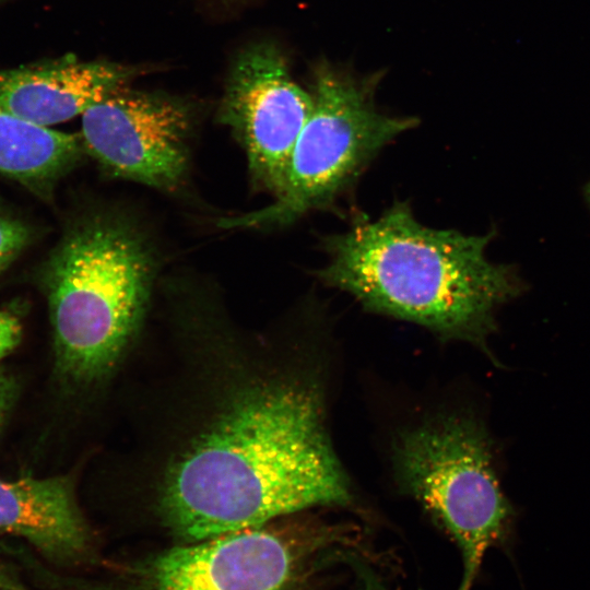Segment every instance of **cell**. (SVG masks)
<instances>
[{"label": "cell", "mask_w": 590, "mask_h": 590, "mask_svg": "<svg viewBox=\"0 0 590 590\" xmlns=\"http://www.w3.org/2000/svg\"><path fill=\"white\" fill-rule=\"evenodd\" d=\"M586 196H587V199L590 203V184H588L587 188H586Z\"/></svg>", "instance_id": "obj_17"}, {"label": "cell", "mask_w": 590, "mask_h": 590, "mask_svg": "<svg viewBox=\"0 0 590 590\" xmlns=\"http://www.w3.org/2000/svg\"><path fill=\"white\" fill-rule=\"evenodd\" d=\"M375 85L328 67L315 71L312 109L293 148L285 182L263 209L223 219L224 228H279L315 211L335 210L380 151L417 125L381 113Z\"/></svg>", "instance_id": "obj_4"}, {"label": "cell", "mask_w": 590, "mask_h": 590, "mask_svg": "<svg viewBox=\"0 0 590 590\" xmlns=\"http://www.w3.org/2000/svg\"><path fill=\"white\" fill-rule=\"evenodd\" d=\"M398 481L450 533L471 590L486 552L510 550L516 511L502 492L484 427L450 415L404 430L393 446Z\"/></svg>", "instance_id": "obj_5"}, {"label": "cell", "mask_w": 590, "mask_h": 590, "mask_svg": "<svg viewBox=\"0 0 590 590\" xmlns=\"http://www.w3.org/2000/svg\"><path fill=\"white\" fill-rule=\"evenodd\" d=\"M192 122L178 99L122 88L84 111L81 139L108 176L174 191L188 173Z\"/></svg>", "instance_id": "obj_7"}, {"label": "cell", "mask_w": 590, "mask_h": 590, "mask_svg": "<svg viewBox=\"0 0 590 590\" xmlns=\"http://www.w3.org/2000/svg\"><path fill=\"white\" fill-rule=\"evenodd\" d=\"M351 500L310 374L259 386L227 410L172 468L161 508L176 535L196 542Z\"/></svg>", "instance_id": "obj_1"}, {"label": "cell", "mask_w": 590, "mask_h": 590, "mask_svg": "<svg viewBox=\"0 0 590 590\" xmlns=\"http://www.w3.org/2000/svg\"><path fill=\"white\" fill-rule=\"evenodd\" d=\"M0 590H28L7 568L0 566Z\"/></svg>", "instance_id": "obj_15"}, {"label": "cell", "mask_w": 590, "mask_h": 590, "mask_svg": "<svg viewBox=\"0 0 590 590\" xmlns=\"http://www.w3.org/2000/svg\"><path fill=\"white\" fill-rule=\"evenodd\" d=\"M14 396V385L11 379L0 370V427L12 404Z\"/></svg>", "instance_id": "obj_14"}, {"label": "cell", "mask_w": 590, "mask_h": 590, "mask_svg": "<svg viewBox=\"0 0 590 590\" xmlns=\"http://www.w3.org/2000/svg\"><path fill=\"white\" fill-rule=\"evenodd\" d=\"M20 335L17 319L9 312L0 311V359L15 347Z\"/></svg>", "instance_id": "obj_13"}, {"label": "cell", "mask_w": 590, "mask_h": 590, "mask_svg": "<svg viewBox=\"0 0 590 590\" xmlns=\"http://www.w3.org/2000/svg\"><path fill=\"white\" fill-rule=\"evenodd\" d=\"M9 262V260H0V272L5 268Z\"/></svg>", "instance_id": "obj_16"}, {"label": "cell", "mask_w": 590, "mask_h": 590, "mask_svg": "<svg viewBox=\"0 0 590 590\" xmlns=\"http://www.w3.org/2000/svg\"><path fill=\"white\" fill-rule=\"evenodd\" d=\"M311 109V93L294 82L276 47L253 44L237 56L220 118L244 149L257 188L280 194L293 148Z\"/></svg>", "instance_id": "obj_8"}, {"label": "cell", "mask_w": 590, "mask_h": 590, "mask_svg": "<svg viewBox=\"0 0 590 590\" xmlns=\"http://www.w3.org/2000/svg\"><path fill=\"white\" fill-rule=\"evenodd\" d=\"M0 531L58 563L81 562L88 552V531L64 477L0 480Z\"/></svg>", "instance_id": "obj_10"}, {"label": "cell", "mask_w": 590, "mask_h": 590, "mask_svg": "<svg viewBox=\"0 0 590 590\" xmlns=\"http://www.w3.org/2000/svg\"><path fill=\"white\" fill-rule=\"evenodd\" d=\"M337 527H260L174 546L99 590H293Z\"/></svg>", "instance_id": "obj_6"}, {"label": "cell", "mask_w": 590, "mask_h": 590, "mask_svg": "<svg viewBox=\"0 0 590 590\" xmlns=\"http://www.w3.org/2000/svg\"><path fill=\"white\" fill-rule=\"evenodd\" d=\"M494 236L432 228L397 201L377 219L356 217L345 232L323 236L328 261L314 274L370 311L488 353L497 308L522 291L510 266L487 259Z\"/></svg>", "instance_id": "obj_2"}, {"label": "cell", "mask_w": 590, "mask_h": 590, "mask_svg": "<svg viewBox=\"0 0 590 590\" xmlns=\"http://www.w3.org/2000/svg\"><path fill=\"white\" fill-rule=\"evenodd\" d=\"M132 71L74 57L0 71V108L49 127L83 115L91 106L123 88Z\"/></svg>", "instance_id": "obj_9"}, {"label": "cell", "mask_w": 590, "mask_h": 590, "mask_svg": "<svg viewBox=\"0 0 590 590\" xmlns=\"http://www.w3.org/2000/svg\"><path fill=\"white\" fill-rule=\"evenodd\" d=\"M83 154L80 135L35 125L0 108L1 175L39 196H49Z\"/></svg>", "instance_id": "obj_11"}, {"label": "cell", "mask_w": 590, "mask_h": 590, "mask_svg": "<svg viewBox=\"0 0 590 590\" xmlns=\"http://www.w3.org/2000/svg\"><path fill=\"white\" fill-rule=\"evenodd\" d=\"M28 238L30 232L22 222L0 213V260L11 261Z\"/></svg>", "instance_id": "obj_12"}, {"label": "cell", "mask_w": 590, "mask_h": 590, "mask_svg": "<svg viewBox=\"0 0 590 590\" xmlns=\"http://www.w3.org/2000/svg\"><path fill=\"white\" fill-rule=\"evenodd\" d=\"M157 271L135 219L101 208L78 219L42 270L58 371L87 382L117 362L144 316Z\"/></svg>", "instance_id": "obj_3"}]
</instances>
